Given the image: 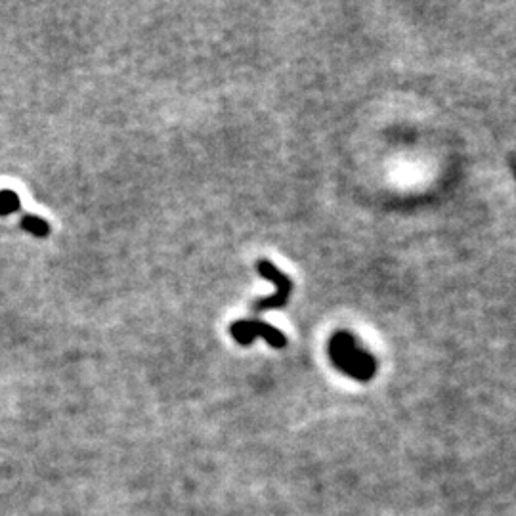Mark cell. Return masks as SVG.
<instances>
[{"label":"cell","instance_id":"cell-1","mask_svg":"<svg viewBox=\"0 0 516 516\" xmlns=\"http://www.w3.org/2000/svg\"><path fill=\"white\" fill-rule=\"evenodd\" d=\"M329 356L342 373L358 381H368L375 375V359L359 348L348 331L335 333L329 342Z\"/></svg>","mask_w":516,"mask_h":516},{"label":"cell","instance_id":"cell-2","mask_svg":"<svg viewBox=\"0 0 516 516\" xmlns=\"http://www.w3.org/2000/svg\"><path fill=\"white\" fill-rule=\"evenodd\" d=\"M256 268H258L262 278L276 283V295L256 300L253 304L254 314H260V312H266V310H280V308L285 306L291 297V291H293V281L280 268H276L270 260H266V258H258Z\"/></svg>","mask_w":516,"mask_h":516},{"label":"cell","instance_id":"cell-3","mask_svg":"<svg viewBox=\"0 0 516 516\" xmlns=\"http://www.w3.org/2000/svg\"><path fill=\"white\" fill-rule=\"evenodd\" d=\"M229 333L243 346L253 344L256 337L264 339L271 348H285L287 346V337L280 329H276L273 325L264 324V322H258V319H239L229 327Z\"/></svg>","mask_w":516,"mask_h":516},{"label":"cell","instance_id":"cell-4","mask_svg":"<svg viewBox=\"0 0 516 516\" xmlns=\"http://www.w3.org/2000/svg\"><path fill=\"white\" fill-rule=\"evenodd\" d=\"M21 227L35 237L50 236V226H48V222L41 218V216H35V214H23V216H21Z\"/></svg>","mask_w":516,"mask_h":516},{"label":"cell","instance_id":"cell-5","mask_svg":"<svg viewBox=\"0 0 516 516\" xmlns=\"http://www.w3.org/2000/svg\"><path fill=\"white\" fill-rule=\"evenodd\" d=\"M19 210H21V203L18 195L12 190H2L0 192V216H8Z\"/></svg>","mask_w":516,"mask_h":516}]
</instances>
